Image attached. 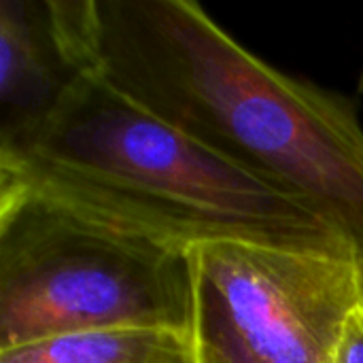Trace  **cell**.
<instances>
[{"mask_svg": "<svg viewBox=\"0 0 363 363\" xmlns=\"http://www.w3.org/2000/svg\"><path fill=\"white\" fill-rule=\"evenodd\" d=\"M332 363H363V304L347 321Z\"/></svg>", "mask_w": 363, "mask_h": 363, "instance_id": "cell-8", "label": "cell"}, {"mask_svg": "<svg viewBox=\"0 0 363 363\" xmlns=\"http://www.w3.org/2000/svg\"><path fill=\"white\" fill-rule=\"evenodd\" d=\"M98 74L232 164L313 202L363 255L355 104L259 60L191 0H96Z\"/></svg>", "mask_w": 363, "mask_h": 363, "instance_id": "cell-1", "label": "cell"}, {"mask_svg": "<svg viewBox=\"0 0 363 363\" xmlns=\"http://www.w3.org/2000/svg\"><path fill=\"white\" fill-rule=\"evenodd\" d=\"M0 363H198L194 334L113 328L53 336L0 351Z\"/></svg>", "mask_w": 363, "mask_h": 363, "instance_id": "cell-6", "label": "cell"}, {"mask_svg": "<svg viewBox=\"0 0 363 363\" xmlns=\"http://www.w3.org/2000/svg\"><path fill=\"white\" fill-rule=\"evenodd\" d=\"M357 89H359V94L363 96V66H362V74H359V81H357Z\"/></svg>", "mask_w": 363, "mask_h": 363, "instance_id": "cell-9", "label": "cell"}, {"mask_svg": "<svg viewBox=\"0 0 363 363\" xmlns=\"http://www.w3.org/2000/svg\"><path fill=\"white\" fill-rule=\"evenodd\" d=\"M189 253L200 285L255 363H332L347 321L363 304L362 253L232 240Z\"/></svg>", "mask_w": 363, "mask_h": 363, "instance_id": "cell-4", "label": "cell"}, {"mask_svg": "<svg viewBox=\"0 0 363 363\" xmlns=\"http://www.w3.org/2000/svg\"><path fill=\"white\" fill-rule=\"evenodd\" d=\"M0 183L181 249L232 240L359 253L313 202L217 155L100 74L34 134L0 147Z\"/></svg>", "mask_w": 363, "mask_h": 363, "instance_id": "cell-2", "label": "cell"}, {"mask_svg": "<svg viewBox=\"0 0 363 363\" xmlns=\"http://www.w3.org/2000/svg\"><path fill=\"white\" fill-rule=\"evenodd\" d=\"M96 0H0V147L43 128L98 74Z\"/></svg>", "mask_w": 363, "mask_h": 363, "instance_id": "cell-5", "label": "cell"}, {"mask_svg": "<svg viewBox=\"0 0 363 363\" xmlns=\"http://www.w3.org/2000/svg\"><path fill=\"white\" fill-rule=\"evenodd\" d=\"M194 338L198 363H255L223 319L211 294L198 281Z\"/></svg>", "mask_w": 363, "mask_h": 363, "instance_id": "cell-7", "label": "cell"}, {"mask_svg": "<svg viewBox=\"0 0 363 363\" xmlns=\"http://www.w3.org/2000/svg\"><path fill=\"white\" fill-rule=\"evenodd\" d=\"M196 298L189 249L0 183V351L113 328L194 334Z\"/></svg>", "mask_w": 363, "mask_h": 363, "instance_id": "cell-3", "label": "cell"}]
</instances>
